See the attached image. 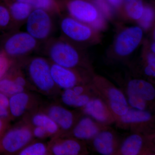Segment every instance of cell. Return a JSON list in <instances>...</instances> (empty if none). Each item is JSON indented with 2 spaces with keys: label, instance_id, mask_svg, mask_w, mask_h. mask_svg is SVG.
Returning <instances> with one entry per match:
<instances>
[{
  "label": "cell",
  "instance_id": "cell-1",
  "mask_svg": "<svg viewBox=\"0 0 155 155\" xmlns=\"http://www.w3.org/2000/svg\"><path fill=\"white\" fill-rule=\"evenodd\" d=\"M28 72L32 82L40 90L47 92L54 88L55 84L51 75V67L45 59H33L29 64Z\"/></svg>",
  "mask_w": 155,
  "mask_h": 155
},
{
  "label": "cell",
  "instance_id": "cell-2",
  "mask_svg": "<svg viewBox=\"0 0 155 155\" xmlns=\"http://www.w3.org/2000/svg\"><path fill=\"white\" fill-rule=\"evenodd\" d=\"M51 26V19L45 10L36 9L27 18V32L36 39H43L49 34Z\"/></svg>",
  "mask_w": 155,
  "mask_h": 155
},
{
  "label": "cell",
  "instance_id": "cell-3",
  "mask_svg": "<svg viewBox=\"0 0 155 155\" xmlns=\"http://www.w3.org/2000/svg\"><path fill=\"white\" fill-rule=\"evenodd\" d=\"M143 33L141 28L133 26L121 32L116 41L115 50L119 56H126L133 52L141 41Z\"/></svg>",
  "mask_w": 155,
  "mask_h": 155
},
{
  "label": "cell",
  "instance_id": "cell-4",
  "mask_svg": "<svg viewBox=\"0 0 155 155\" xmlns=\"http://www.w3.org/2000/svg\"><path fill=\"white\" fill-rule=\"evenodd\" d=\"M32 136V132L28 127L11 129L3 137L1 146L7 152L15 153L25 147L31 140Z\"/></svg>",
  "mask_w": 155,
  "mask_h": 155
},
{
  "label": "cell",
  "instance_id": "cell-5",
  "mask_svg": "<svg viewBox=\"0 0 155 155\" xmlns=\"http://www.w3.org/2000/svg\"><path fill=\"white\" fill-rule=\"evenodd\" d=\"M50 55L55 64L68 69L75 67L79 62L77 51L65 43L58 42L54 45L50 50Z\"/></svg>",
  "mask_w": 155,
  "mask_h": 155
},
{
  "label": "cell",
  "instance_id": "cell-6",
  "mask_svg": "<svg viewBox=\"0 0 155 155\" xmlns=\"http://www.w3.org/2000/svg\"><path fill=\"white\" fill-rule=\"evenodd\" d=\"M36 45V39L29 34L20 32L14 35L7 40L5 50L10 55H20L32 51Z\"/></svg>",
  "mask_w": 155,
  "mask_h": 155
},
{
  "label": "cell",
  "instance_id": "cell-7",
  "mask_svg": "<svg viewBox=\"0 0 155 155\" xmlns=\"http://www.w3.org/2000/svg\"><path fill=\"white\" fill-rule=\"evenodd\" d=\"M69 12L73 17L82 22L92 23L99 17L94 6L82 0H74L68 5Z\"/></svg>",
  "mask_w": 155,
  "mask_h": 155
},
{
  "label": "cell",
  "instance_id": "cell-8",
  "mask_svg": "<svg viewBox=\"0 0 155 155\" xmlns=\"http://www.w3.org/2000/svg\"><path fill=\"white\" fill-rule=\"evenodd\" d=\"M61 28L65 35L76 41H84L91 37V29L88 26L70 18L64 19Z\"/></svg>",
  "mask_w": 155,
  "mask_h": 155
},
{
  "label": "cell",
  "instance_id": "cell-9",
  "mask_svg": "<svg viewBox=\"0 0 155 155\" xmlns=\"http://www.w3.org/2000/svg\"><path fill=\"white\" fill-rule=\"evenodd\" d=\"M51 72L54 83L61 88L67 89L77 85V76L68 68L55 64L51 67Z\"/></svg>",
  "mask_w": 155,
  "mask_h": 155
},
{
  "label": "cell",
  "instance_id": "cell-10",
  "mask_svg": "<svg viewBox=\"0 0 155 155\" xmlns=\"http://www.w3.org/2000/svg\"><path fill=\"white\" fill-rule=\"evenodd\" d=\"M127 94L147 102L151 101L155 97V90L152 84L142 79L130 80L127 84Z\"/></svg>",
  "mask_w": 155,
  "mask_h": 155
},
{
  "label": "cell",
  "instance_id": "cell-11",
  "mask_svg": "<svg viewBox=\"0 0 155 155\" xmlns=\"http://www.w3.org/2000/svg\"><path fill=\"white\" fill-rule=\"evenodd\" d=\"M84 107V112L98 122L106 123L111 119L109 109L100 99H90Z\"/></svg>",
  "mask_w": 155,
  "mask_h": 155
},
{
  "label": "cell",
  "instance_id": "cell-12",
  "mask_svg": "<svg viewBox=\"0 0 155 155\" xmlns=\"http://www.w3.org/2000/svg\"><path fill=\"white\" fill-rule=\"evenodd\" d=\"M48 115L63 130H69L73 125V114L61 106L54 105L50 107L48 110Z\"/></svg>",
  "mask_w": 155,
  "mask_h": 155
},
{
  "label": "cell",
  "instance_id": "cell-13",
  "mask_svg": "<svg viewBox=\"0 0 155 155\" xmlns=\"http://www.w3.org/2000/svg\"><path fill=\"white\" fill-rule=\"evenodd\" d=\"M109 104L114 114L119 116L125 115L129 110L126 98L118 89L114 87L109 88L107 92Z\"/></svg>",
  "mask_w": 155,
  "mask_h": 155
},
{
  "label": "cell",
  "instance_id": "cell-14",
  "mask_svg": "<svg viewBox=\"0 0 155 155\" xmlns=\"http://www.w3.org/2000/svg\"><path fill=\"white\" fill-rule=\"evenodd\" d=\"M100 131L99 127L92 119L84 117L74 127L73 134L78 139L89 140L93 138Z\"/></svg>",
  "mask_w": 155,
  "mask_h": 155
},
{
  "label": "cell",
  "instance_id": "cell-15",
  "mask_svg": "<svg viewBox=\"0 0 155 155\" xmlns=\"http://www.w3.org/2000/svg\"><path fill=\"white\" fill-rule=\"evenodd\" d=\"M93 145L99 153L112 154L115 150V140L113 133L108 130L100 131L94 137Z\"/></svg>",
  "mask_w": 155,
  "mask_h": 155
},
{
  "label": "cell",
  "instance_id": "cell-16",
  "mask_svg": "<svg viewBox=\"0 0 155 155\" xmlns=\"http://www.w3.org/2000/svg\"><path fill=\"white\" fill-rule=\"evenodd\" d=\"M29 100V95L24 91L10 96L9 110L11 115L15 117L22 116L28 107Z\"/></svg>",
  "mask_w": 155,
  "mask_h": 155
},
{
  "label": "cell",
  "instance_id": "cell-17",
  "mask_svg": "<svg viewBox=\"0 0 155 155\" xmlns=\"http://www.w3.org/2000/svg\"><path fill=\"white\" fill-rule=\"evenodd\" d=\"M82 146L80 143L72 139L58 142L53 145L51 151L55 155H77L81 153Z\"/></svg>",
  "mask_w": 155,
  "mask_h": 155
},
{
  "label": "cell",
  "instance_id": "cell-18",
  "mask_svg": "<svg viewBox=\"0 0 155 155\" xmlns=\"http://www.w3.org/2000/svg\"><path fill=\"white\" fill-rule=\"evenodd\" d=\"M143 143L144 141L141 136L132 134L123 142L120 148V152L123 155H138L143 147Z\"/></svg>",
  "mask_w": 155,
  "mask_h": 155
},
{
  "label": "cell",
  "instance_id": "cell-19",
  "mask_svg": "<svg viewBox=\"0 0 155 155\" xmlns=\"http://www.w3.org/2000/svg\"><path fill=\"white\" fill-rule=\"evenodd\" d=\"M61 98L65 104L77 107H84L91 99L87 95L77 94L72 88L65 89L62 94Z\"/></svg>",
  "mask_w": 155,
  "mask_h": 155
},
{
  "label": "cell",
  "instance_id": "cell-20",
  "mask_svg": "<svg viewBox=\"0 0 155 155\" xmlns=\"http://www.w3.org/2000/svg\"><path fill=\"white\" fill-rule=\"evenodd\" d=\"M151 118L152 115L150 112L136 109H129L125 115L120 116L121 121L126 124L147 122Z\"/></svg>",
  "mask_w": 155,
  "mask_h": 155
},
{
  "label": "cell",
  "instance_id": "cell-21",
  "mask_svg": "<svg viewBox=\"0 0 155 155\" xmlns=\"http://www.w3.org/2000/svg\"><path fill=\"white\" fill-rule=\"evenodd\" d=\"M32 122L35 126L44 127L48 134H54L59 130V126L48 115L43 114H36L33 116Z\"/></svg>",
  "mask_w": 155,
  "mask_h": 155
},
{
  "label": "cell",
  "instance_id": "cell-22",
  "mask_svg": "<svg viewBox=\"0 0 155 155\" xmlns=\"http://www.w3.org/2000/svg\"><path fill=\"white\" fill-rule=\"evenodd\" d=\"M31 7L27 3L18 1L11 6V15L14 19L19 21L27 19L31 12Z\"/></svg>",
  "mask_w": 155,
  "mask_h": 155
},
{
  "label": "cell",
  "instance_id": "cell-23",
  "mask_svg": "<svg viewBox=\"0 0 155 155\" xmlns=\"http://www.w3.org/2000/svg\"><path fill=\"white\" fill-rule=\"evenodd\" d=\"M125 8L127 15L134 19H139L143 11L142 0H125Z\"/></svg>",
  "mask_w": 155,
  "mask_h": 155
},
{
  "label": "cell",
  "instance_id": "cell-24",
  "mask_svg": "<svg viewBox=\"0 0 155 155\" xmlns=\"http://www.w3.org/2000/svg\"><path fill=\"white\" fill-rule=\"evenodd\" d=\"M24 87L19 86L15 81L9 78L0 79V92L8 96L23 91Z\"/></svg>",
  "mask_w": 155,
  "mask_h": 155
},
{
  "label": "cell",
  "instance_id": "cell-25",
  "mask_svg": "<svg viewBox=\"0 0 155 155\" xmlns=\"http://www.w3.org/2000/svg\"><path fill=\"white\" fill-rule=\"evenodd\" d=\"M48 150L45 145L42 143L38 142L25 147L19 152L20 155H44L47 153Z\"/></svg>",
  "mask_w": 155,
  "mask_h": 155
},
{
  "label": "cell",
  "instance_id": "cell-26",
  "mask_svg": "<svg viewBox=\"0 0 155 155\" xmlns=\"http://www.w3.org/2000/svg\"><path fill=\"white\" fill-rule=\"evenodd\" d=\"M154 18V13L153 9L150 7H145L140 18V24L144 29H147L151 25Z\"/></svg>",
  "mask_w": 155,
  "mask_h": 155
},
{
  "label": "cell",
  "instance_id": "cell-27",
  "mask_svg": "<svg viewBox=\"0 0 155 155\" xmlns=\"http://www.w3.org/2000/svg\"><path fill=\"white\" fill-rule=\"evenodd\" d=\"M19 2L27 3L36 9L46 10L52 5L53 0H17Z\"/></svg>",
  "mask_w": 155,
  "mask_h": 155
},
{
  "label": "cell",
  "instance_id": "cell-28",
  "mask_svg": "<svg viewBox=\"0 0 155 155\" xmlns=\"http://www.w3.org/2000/svg\"><path fill=\"white\" fill-rule=\"evenodd\" d=\"M10 19V14L6 8L0 6V26L5 27L8 25Z\"/></svg>",
  "mask_w": 155,
  "mask_h": 155
},
{
  "label": "cell",
  "instance_id": "cell-29",
  "mask_svg": "<svg viewBox=\"0 0 155 155\" xmlns=\"http://www.w3.org/2000/svg\"><path fill=\"white\" fill-rule=\"evenodd\" d=\"M47 134V131L45 129L41 126H35L33 131V135L37 138H42Z\"/></svg>",
  "mask_w": 155,
  "mask_h": 155
},
{
  "label": "cell",
  "instance_id": "cell-30",
  "mask_svg": "<svg viewBox=\"0 0 155 155\" xmlns=\"http://www.w3.org/2000/svg\"><path fill=\"white\" fill-rule=\"evenodd\" d=\"M9 98L8 96L0 92V108L9 109Z\"/></svg>",
  "mask_w": 155,
  "mask_h": 155
},
{
  "label": "cell",
  "instance_id": "cell-31",
  "mask_svg": "<svg viewBox=\"0 0 155 155\" xmlns=\"http://www.w3.org/2000/svg\"><path fill=\"white\" fill-rule=\"evenodd\" d=\"M8 67V62L6 59L4 57L0 56V79L5 72Z\"/></svg>",
  "mask_w": 155,
  "mask_h": 155
},
{
  "label": "cell",
  "instance_id": "cell-32",
  "mask_svg": "<svg viewBox=\"0 0 155 155\" xmlns=\"http://www.w3.org/2000/svg\"><path fill=\"white\" fill-rule=\"evenodd\" d=\"M91 24L94 28L96 29H101L104 25V21L101 16H99L96 20Z\"/></svg>",
  "mask_w": 155,
  "mask_h": 155
},
{
  "label": "cell",
  "instance_id": "cell-33",
  "mask_svg": "<svg viewBox=\"0 0 155 155\" xmlns=\"http://www.w3.org/2000/svg\"><path fill=\"white\" fill-rule=\"evenodd\" d=\"M148 65L150 67L155 68V57L153 54H149L147 57Z\"/></svg>",
  "mask_w": 155,
  "mask_h": 155
},
{
  "label": "cell",
  "instance_id": "cell-34",
  "mask_svg": "<svg viewBox=\"0 0 155 155\" xmlns=\"http://www.w3.org/2000/svg\"><path fill=\"white\" fill-rule=\"evenodd\" d=\"M155 68L147 65L145 68V73L148 76L154 77L155 76Z\"/></svg>",
  "mask_w": 155,
  "mask_h": 155
},
{
  "label": "cell",
  "instance_id": "cell-35",
  "mask_svg": "<svg viewBox=\"0 0 155 155\" xmlns=\"http://www.w3.org/2000/svg\"><path fill=\"white\" fill-rule=\"evenodd\" d=\"M15 81L16 83L19 86L22 87H25V84H26V81L25 79L23 78L22 76H18L14 80Z\"/></svg>",
  "mask_w": 155,
  "mask_h": 155
},
{
  "label": "cell",
  "instance_id": "cell-36",
  "mask_svg": "<svg viewBox=\"0 0 155 155\" xmlns=\"http://www.w3.org/2000/svg\"><path fill=\"white\" fill-rule=\"evenodd\" d=\"M9 109L0 108V118L2 119L7 118L9 115Z\"/></svg>",
  "mask_w": 155,
  "mask_h": 155
},
{
  "label": "cell",
  "instance_id": "cell-37",
  "mask_svg": "<svg viewBox=\"0 0 155 155\" xmlns=\"http://www.w3.org/2000/svg\"><path fill=\"white\" fill-rule=\"evenodd\" d=\"M72 88L73 91L78 94H83L84 92V87L81 86H79V85H75Z\"/></svg>",
  "mask_w": 155,
  "mask_h": 155
},
{
  "label": "cell",
  "instance_id": "cell-38",
  "mask_svg": "<svg viewBox=\"0 0 155 155\" xmlns=\"http://www.w3.org/2000/svg\"><path fill=\"white\" fill-rule=\"evenodd\" d=\"M99 4L101 10H102L103 12L105 13V14H109L110 13V9L108 8V6L107 5H105L104 3L101 2L99 3Z\"/></svg>",
  "mask_w": 155,
  "mask_h": 155
},
{
  "label": "cell",
  "instance_id": "cell-39",
  "mask_svg": "<svg viewBox=\"0 0 155 155\" xmlns=\"http://www.w3.org/2000/svg\"><path fill=\"white\" fill-rule=\"evenodd\" d=\"M123 0H108L110 4L115 7H118L122 4Z\"/></svg>",
  "mask_w": 155,
  "mask_h": 155
},
{
  "label": "cell",
  "instance_id": "cell-40",
  "mask_svg": "<svg viewBox=\"0 0 155 155\" xmlns=\"http://www.w3.org/2000/svg\"><path fill=\"white\" fill-rule=\"evenodd\" d=\"M3 128H4V123H3L2 119L0 118V135L2 132Z\"/></svg>",
  "mask_w": 155,
  "mask_h": 155
},
{
  "label": "cell",
  "instance_id": "cell-41",
  "mask_svg": "<svg viewBox=\"0 0 155 155\" xmlns=\"http://www.w3.org/2000/svg\"><path fill=\"white\" fill-rule=\"evenodd\" d=\"M151 50L152 51L153 53H155V43H153L151 45Z\"/></svg>",
  "mask_w": 155,
  "mask_h": 155
}]
</instances>
